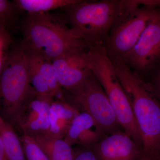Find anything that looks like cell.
<instances>
[{"label":"cell","instance_id":"cell-23","mask_svg":"<svg viewBox=\"0 0 160 160\" xmlns=\"http://www.w3.org/2000/svg\"><path fill=\"white\" fill-rule=\"evenodd\" d=\"M74 151L73 160H99L91 148L82 147Z\"/></svg>","mask_w":160,"mask_h":160},{"label":"cell","instance_id":"cell-25","mask_svg":"<svg viewBox=\"0 0 160 160\" xmlns=\"http://www.w3.org/2000/svg\"><path fill=\"white\" fill-rule=\"evenodd\" d=\"M157 159L149 155L144 154L139 160H156Z\"/></svg>","mask_w":160,"mask_h":160},{"label":"cell","instance_id":"cell-22","mask_svg":"<svg viewBox=\"0 0 160 160\" xmlns=\"http://www.w3.org/2000/svg\"><path fill=\"white\" fill-rule=\"evenodd\" d=\"M142 78L160 102V63L148 74Z\"/></svg>","mask_w":160,"mask_h":160},{"label":"cell","instance_id":"cell-24","mask_svg":"<svg viewBox=\"0 0 160 160\" xmlns=\"http://www.w3.org/2000/svg\"><path fill=\"white\" fill-rule=\"evenodd\" d=\"M0 160H9L6 154L5 147L0 137Z\"/></svg>","mask_w":160,"mask_h":160},{"label":"cell","instance_id":"cell-19","mask_svg":"<svg viewBox=\"0 0 160 160\" xmlns=\"http://www.w3.org/2000/svg\"><path fill=\"white\" fill-rule=\"evenodd\" d=\"M20 140L26 160H49L33 138L23 134Z\"/></svg>","mask_w":160,"mask_h":160},{"label":"cell","instance_id":"cell-9","mask_svg":"<svg viewBox=\"0 0 160 160\" xmlns=\"http://www.w3.org/2000/svg\"><path fill=\"white\" fill-rule=\"evenodd\" d=\"M89 48L71 50L52 62L59 85L69 93L80 88L92 73Z\"/></svg>","mask_w":160,"mask_h":160},{"label":"cell","instance_id":"cell-1","mask_svg":"<svg viewBox=\"0 0 160 160\" xmlns=\"http://www.w3.org/2000/svg\"><path fill=\"white\" fill-rule=\"evenodd\" d=\"M20 29L25 48L51 62L68 52L90 46L74 34L64 14L27 13Z\"/></svg>","mask_w":160,"mask_h":160},{"label":"cell","instance_id":"cell-18","mask_svg":"<svg viewBox=\"0 0 160 160\" xmlns=\"http://www.w3.org/2000/svg\"><path fill=\"white\" fill-rule=\"evenodd\" d=\"M33 52L35 55L39 70L47 83L52 94L57 100L66 101L62 88L59 85L56 77L52 62L39 53Z\"/></svg>","mask_w":160,"mask_h":160},{"label":"cell","instance_id":"cell-26","mask_svg":"<svg viewBox=\"0 0 160 160\" xmlns=\"http://www.w3.org/2000/svg\"><path fill=\"white\" fill-rule=\"evenodd\" d=\"M150 3L153 6H157L160 9V0H150Z\"/></svg>","mask_w":160,"mask_h":160},{"label":"cell","instance_id":"cell-12","mask_svg":"<svg viewBox=\"0 0 160 160\" xmlns=\"http://www.w3.org/2000/svg\"><path fill=\"white\" fill-rule=\"evenodd\" d=\"M104 135L91 116L82 112L72 121L64 140L71 146L79 145L90 147L97 144Z\"/></svg>","mask_w":160,"mask_h":160},{"label":"cell","instance_id":"cell-6","mask_svg":"<svg viewBox=\"0 0 160 160\" xmlns=\"http://www.w3.org/2000/svg\"><path fill=\"white\" fill-rule=\"evenodd\" d=\"M122 0L79 2L64 8L75 34L89 46L103 45L117 16Z\"/></svg>","mask_w":160,"mask_h":160},{"label":"cell","instance_id":"cell-11","mask_svg":"<svg viewBox=\"0 0 160 160\" xmlns=\"http://www.w3.org/2000/svg\"><path fill=\"white\" fill-rule=\"evenodd\" d=\"M53 101L42 97L35 92L27 103L18 125V128L23 134L31 137L48 136L50 126L49 108Z\"/></svg>","mask_w":160,"mask_h":160},{"label":"cell","instance_id":"cell-3","mask_svg":"<svg viewBox=\"0 0 160 160\" xmlns=\"http://www.w3.org/2000/svg\"><path fill=\"white\" fill-rule=\"evenodd\" d=\"M35 91L29 83L25 47L21 41L13 43L0 76V116L18 127Z\"/></svg>","mask_w":160,"mask_h":160},{"label":"cell","instance_id":"cell-27","mask_svg":"<svg viewBox=\"0 0 160 160\" xmlns=\"http://www.w3.org/2000/svg\"><path fill=\"white\" fill-rule=\"evenodd\" d=\"M156 160H160V155L158 157V158Z\"/></svg>","mask_w":160,"mask_h":160},{"label":"cell","instance_id":"cell-17","mask_svg":"<svg viewBox=\"0 0 160 160\" xmlns=\"http://www.w3.org/2000/svg\"><path fill=\"white\" fill-rule=\"evenodd\" d=\"M25 48L30 85L38 95L48 99L54 100V98L39 70L34 52Z\"/></svg>","mask_w":160,"mask_h":160},{"label":"cell","instance_id":"cell-5","mask_svg":"<svg viewBox=\"0 0 160 160\" xmlns=\"http://www.w3.org/2000/svg\"><path fill=\"white\" fill-rule=\"evenodd\" d=\"M158 9L146 0H122L103 45L110 60L119 59L132 49Z\"/></svg>","mask_w":160,"mask_h":160},{"label":"cell","instance_id":"cell-15","mask_svg":"<svg viewBox=\"0 0 160 160\" xmlns=\"http://www.w3.org/2000/svg\"><path fill=\"white\" fill-rule=\"evenodd\" d=\"M0 137L9 160H26L20 138L13 126L0 116Z\"/></svg>","mask_w":160,"mask_h":160},{"label":"cell","instance_id":"cell-7","mask_svg":"<svg viewBox=\"0 0 160 160\" xmlns=\"http://www.w3.org/2000/svg\"><path fill=\"white\" fill-rule=\"evenodd\" d=\"M74 106L87 112L106 135L124 131L102 87L93 73L80 88L70 93ZM125 132V131H124Z\"/></svg>","mask_w":160,"mask_h":160},{"label":"cell","instance_id":"cell-2","mask_svg":"<svg viewBox=\"0 0 160 160\" xmlns=\"http://www.w3.org/2000/svg\"><path fill=\"white\" fill-rule=\"evenodd\" d=\"M111 61L141 133L143 153L157 159L160 155V102L144 80L122 60Z\"/></svg>","mask_w":160,"mask_h":160},{"label":"cell","instance_id":"cell-10","mask_svg":"<svg viewBox=\"0 0 160 160\" xmlns=\"http://www.w3.org/2000/svg\"><path fill=\"white\" fill-rule=\"evenodd\" d=\"M99 160H139L143 149L124 131L104 137L91 147Z\"/></svg>","mask_w":160,"mask_h":160},{"label":"cell","instance_id":"cell-8","mask_svg":"<svg viewBox=\"0 0 160 160\" xmlns=\"http://www.w3.org/2000/svg\"><path fill=\"white\" fill-rule=\"evenodd\" d=\"M119 59L142 78L160 64V9L158 8L134 47Z\"/></svg>","mask_w":160,"mask_h":160},{"label":"cell","instance_id":"cell-16","mask_svg":"<svg viewBox=\"0 0 160 160\" xmlns=\"http://www.w3.org/2000/svg\"><path fill=\"white\" fill-rule=\"evenodd\" d=\"M80 0H15V6L19 12L40 13L51 10L64 9L79 2Z\"/></svg>","mask_w":160,"mask_h":160},{"label":"cell","instance_id":"cell-14","mask_svg":"<svg viewBox=\"0 0 160 160\" xmlns=\"http://www.w3.org/2000/svg\"><path fill=\"white\" fill-rule=\"evenodd\" d=\"M42 149L49 160H73L74 149L64 139H58L48 136L32 137Z\"/></svg>","mask_w":160,"mask_h":160},{"label":"cell","instance_id":"cell-21","mask_svg":"<svg viewBox=\"0 0 160 160\" xmlns=\"http://www.w3.org/2000/svg\"><path fill=\"white\" fill-rule=\"evenodd\" d=\"M19 12L13 2L0 0V25L8 28Z\"/></svg>","mask_w":160,"mask_h":160},{"label":"cell","instance_id":"cell-13","mask_svg":"<svg viewBox=\"0 0 160 160\" xmlns=\"http://www.w3.org/2000/svg\"><path fill=\"white\" fill-rule=\"evenodd\" d=\"M79 112L66 101L54 100L49 108L50 126L48 136L58 139L65 138L72 122Z\"/></svg>","mask_w":160,"mask_h":160},{"label":"cell","instance_id":"cell-4","mask_svg":"<svg viewBox=\"0 0 160 160\" xmlns=\"http://www.w3.org/2000/svg\"><path fill=\"white\" fill-rule=\"evenodd\" d=\"M92 72L102 87L119 122L126 134L143 149V142L126 92L103 45L89 48Z\"/></svg>","mask_w":160,"mask_h":160},{"label":"cell","instance_id":"cell-20","mask_svg":"<svg viewBox=\"0 0 160 160\" xmlns=\"http://www.w3.org/2000/svg\"><path fill=\"white\" fill-rule=\"evenodd\" d=\"M12 43L8 28L3 25H0V76Z\"/></svg>","mask_w":160,"mask_h":160}]
</instances>
